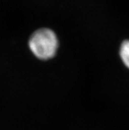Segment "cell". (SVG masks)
Segmentation results:
<instances>
[{
  "instance_id": "cell-2",
  "label": "cell",
  "mask_w": 129,
  "mask_h": 130,
  "mask_svg": "<svg viewBox=\"0 0 129 130\" xmlns=\"http://www.w3.org/2000/svg\"><path fill=\"white\" fill-rule=\"evenodd\" d=\"M120 56L124 64L129 68V41L123 42L120 49Z\"/></svg>"
},
{
  "instance_id": "cell-1",
  "label": "cell",
  "mask_w": 129,
  "mask_h": 130,
  "mask_svg": "<svg viewBox=\"0 0 129 130\" xmlns=\"http://www.w3.org/2000/svg\"><path fill=\"white\" fill-rule=\"evenodd\" d=\"M29 47L36 57L46 60L56 55L58 48V40L51 30L42 28L32 35L29 40Z\"/></svg>"
}]
</instances>
